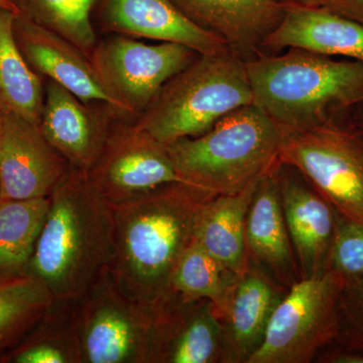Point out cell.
I'll list each match as a JSON object with an SVG mask.
<instances>
[{
  "label": "cell",
  "instance_id": "6da1fadb",
  "mask_svg": "<svg viewBox=\"0 0 363 363\" xmlns=\"http://www.w3.org/2000/svg\"><path fill=\"white\" fill-rule=\"evenodd\" d=\"M214 196L175 182L111 207L107 272L116 288L143 305L157 304L166 297L177 264L193 240L198 214Z\"/></svg>",
  "mask_w": 363,
  "mask_h": 363
},
{
  "label": "cell",
  "instance_id": "7a4b0ae2",
  "mask_svg": "<svg viewBox=\"0 0 363 363\" xmlns=\"http://www.w3.org/2000/svg\"><path fill=\"white\" fill-rule=\"evenodd\" d=\"M26 274L54 298H77L108 269L112 210L91 188L85 172L72 168L52 191Z\"/></svg>",
  "mask_w": 363,
  "mask_h": 363
},
{
  "label": "cell",
  "instance_id": "3957f363",
  "mask_svg": "<svg viewBox=\"0 0 363 363\" xmlns=\"http://www.w3.org/2000/svg\"><path fill=\"white\" fill-rule=\"evenodd\" d=\"M253 104L283 131L332 123L363 104V63L300 49L245 61Z\"/></svg>",
  "mask_w": 363,
  "mask_h": 363
},
{
  "label": "cell",
  "instance_id": "277c9868",
  "mask_svg": "<svg viewBox=\"0 0 363 363\" xmlns=\"http://www.w3.org/2000/svg\"><path fill=\"white\" fill-rule=\"evenodd\" d=\"M283 133L255 104L222 117L197 138L168 145L184 183L215 195L238 194L279 168Z\"/></svg>",
  "mask_w": 363,
  "mask_h": 363
},
{
  "label": "cell",
  "instance_id": "5b68a950",
  "mask_svg": "<svg viewBox=\"0 0 363 363\" xmlns=\"http://www.w3.org/2000/svg\"><path fill=\"white\" fill-rule=\"evenodd\" d=\"M250 104L253 95L245 61L231 51L198 55L135 123L169 145L204 135L222 117Z\"/></svg>",
  "mask_w": 363,
  "mask_h": 363
},
{
  "label": "cell",
  "instance_id": "8992f818",
  "mask_svg": "<svg viewBox=\"0 0 363 363\" xmlns=\"http://www.w3.org/2000/svg\"><path fill=\"white\" fill-rule=\"evenodd\" d=\"M344 279L332 269L300 279L272 313L264 340L247 363H310L336 341Z\"/></svg>",
  "mask_w": 363,
  "mask_h": 363
},
{
  "label": "cell",
  "instance_id": "52a82bcc",
  "mask_svg": "<svg viewBox=\"0 0 363 363\" xmlns=\"http://www.w3.org/2000/svg\"><path fill=\"white\" fill-rule=\"evenodd\" d=\"M279 162L298 169L339 214L363 222V135L332 123L283 131Z\"/></svg>",
  "mask_w": 363,
  "mask_h": 363
},
{
  "label": "cell",
  "instance_id": "ba28073f",
  "mask_svg": "<svg viewBox=\"0 0 363 363\" xmlns=\"http://www.w3.org/2000/svg\"><path fill=\"white\" fill-rule=\"evenodd\" d=\"M198 55L183 45H147L117 35L97 43L90 60L116 108L124 116H135Z\"/></svg>",
  "mask_w": 363,
  "mask_h": 363
},
{
  "label": "cell",
  "instance_id": "9c48e42d",
  "mask_svg": "<svg viewBox=\"0 0 363 363\" xmlns=\"http://www.w3.org/2000/svg\"><path fill=\"white\" fill-rule=\"evenodd\" d=\"M154 306L126 297L105 271L80 297L82 363H150Z\"/></svg>",
  "mask_w": 363,
  "mask_h": 363
},
{
  "label": "cell",
  "instance_id": "30bf717a",
  "mask_svg": "<svg viewBox=\"0 0 363 363\" xmlns=\"http://www.w3.org/2000/svg\"><path fill=\"white\" fill-rule=\"evenodd\" d=\"M85 175L91 188L111 207L182 182L168 145L135 121H117L101 154Z\"/></svg>",
  "mask_w": 363,
  "mask_h": 363
},
{
  "label": "cell",
  "instance_id": "8fae6325",
  "mask_svg": "<svg viewBox=\"0 0 363 363\" xmlns=\"http://www.w3.org/2000/svg\"><path fill=\"white\" fill-rule=\"evenodd\" d=\"M71 169L39 125L4 109L0 126L1 201L50 197Z\"/></svg>",
  "mask_w": 363,
  "mask_h": 363
},
{
  "label": "cell",
  "instance_id": "7c38bea8",
  "mask_svg": "<svg viewBox=\"0 0 363 363\" xmlns=\"http://www.w3.org/2000/svg\"><path fill=\"white\" fill-rule=\"evenodd\" d=\"M152 306L150 363H221L223 325L213 303L169 292Z\"/></svg>",
  "mask_w": 363,
  "mask_h": 363
},
{
  "label": "cell",
  "instance_id": "4fadbf2b",
  "mask_svg": "<svg viewBox=\"0 0 363 363\" xmlns=\"http://www.w3.org/2000/svg\"><path fill=\"white\" fill-rule=\"evenodd\" d=\"M123 116L111 105L82 101L63 86L48 80L39 126L72 168L87 172Z\"/></svg>",
  "mask_w": 363,
  "mask_h": 363
},
{
  "label": "cell",
  "instance_id": "5bb4252c",
  "mask_svg": "<svg viewBox=\"0 0 363 363\" xmlns=\"http://www.w3.org/2000/svg\"><path fill=\"white\" fill-rule=\"evenodd\" d=\"M277 180L300 279L321 276L329 271L337 211L290 164H279Z\"/></svg>",
  "mask_w": 363,
  "mask_h": 363
},
{
  "label": "cell",
  "instance_id": "9a60e30c",
  "mask_svg": "<svg viewBox=\"0 0 363 363\" xmlns=\"http://www.w3.org/2000/svg\"><path fill=\"white\" fill-rule=\"evenodd\" d=\"M96 9L105 32L183 45L199 55L230 51L225 40L191 21L173 0H99Z\"/></svg>",
  "mask_w": 363,
  "mask_h": 363
},
{
  "label": "cell",
  "instance_id": "2e32d148",
  "mask_svg": "<svg viewBox=\"0 0 363 363\" xmlns=\"http://www.w3.org/2000/svg\"><path fill=\"white\" fill-rule=\"evenodd\" d=\"M13 33L23 58L40 77L63 86L82 101L116 108L89 57L77 45L23 14L14 18Z\"/></svg>",
  "mask_w": 363,
  "mask_h": 363
},
{
  "label": "cell",
  "instance_id": "e0dca14e",
  "mask_svg": "<svg viewBox=\"0 0 363 363\" xmlns=\"http://www.w3.org/2000/svg\"><path fill=\"white\" fill-rule=\"evenodd\" d=\"M262 48L272 51L293 48L363 63V25L326 6L288 4L281 23Z\"/></svg>",
  "mask_w": 363,
  "mask_h": 363
},
{
  "label": "cell",
  "instance_id": "ac0fdd59",
  "mask_svg": "<svg viewBox=\"0 0 363 363\" xmlns=\"http://www.w3.org/2000/svg\"><path fill=\"white\" fill-rule=\"evenodd\" d=\"M182 13L225 40L243 61L259 54L262 42L281 23L279 0H173Z\"/></svg>",
  "mask_w": 363,
  "mask_h": 363
},
{
  "label": "cell",
  "instance_id": "d6986e66",
  "mask_svg": "<svg viewBox=\"0 0 363 363\" xmlns=\"http://www.w3.org/2000/svg\"><path fill=\"white\" fill-rule=\"evenodd\" d=\"M277 169L260 179L255 187L247 210L245 240L250 262L289 291L300 281V274L281 207Z\"/></svg>",
  "mask_w": 363,
  "mask_h": 363
},
{
  "label": "cell",
  "instance_id": "ffe728a7",
  "mask_svg": "<svg viewBox=\"0 0 363 363\" xmlns=\"http://www.w3.org/2000/svg\"><path fill=\"white\" fill-rule=\"evenodd\" d=\"M286 292L266 272L250 262L222 318L221 363H247L264 340L272 313Z\"/></svg>",
  "mask_w": 363,
  "mask_h": 363
},
{
  "label": "cell",
  "instance_id": "44dd1931",
  "mask_svg": "<svg viewBox=\"0 0 363 363\" xmlns=\"http://www.w3.org/2000/svg\"><path fill=\"white\" fill-rule=\"evenodd\" d=\"M257 183L238 194L215 195L202 207L195 224L194 240L240 277L250 266L245 221Z\"/></svg>",
  "mask_w": 363,
  "mask_h": 363
},
{
  "label": "cell",
  "instance_id": "7402d4cb",
  "mask_svg": "<svg viewBox=\"0 0 363 363\" xmlns=\"http://www.w3.org/2000/svg\"><path fill=\"white\" fill-rule=\"evenodd\" d=\"M1 363H82L80 297L52 298L32 331Z\"/></svg>",
  "mask_w": 363,
  "mask_h": 363
},
{
  "label": "cell",
  "instance_id": "603a6c76",
  "mask_svg": "<svg viewBox=\"0 0 363 363\" xmlns=\"http://www.w3.org/2000/svg\"><path fill=\"white\" fill-rule=\"evenodd\" d=\"M16 16L0 9V104L4 109L39 125L45 87L43 77L30 68L16 44Z\"/></svg>",
  "mask_w": 363,
  "mask_h": 363
},
{
  "label": "cell",
  "instance_id": "cb8c5ba5",
  "mask_svg": "<svg viewBox=\"0 0 363 363\" xmlns=\"http://www.w3.org/2000/svg\"><path fill=\"white\" fill-rule=\"evenodd\" d=\"M52 298L30 274L0 276V363L32 331Z\"/></svg>",
  "mask_w": 363,
  "mask_h": 363
},
{
  "label": "cell",
  "instance_id": "d4e9b609",
  "mask_svg": "<svg viewBox=\"0 0 363 363\" xmlns=\"http://www.w3.org/2000/svg\"><path fill=\"white\" fill-rule=\"evenodd\" d=\"M240 278L193 238L177 264L169 292L187 301L209 300L222 320Z\"/></svg>",
  "mask_w": 363,
  "mask_h": 363
},
{
  "label": "cell",
  "instance_id": "484cf974",
  "mask_svg": "<svg viewBox=\"0 0 363 363\" xmlns=\"http://www.w3.org/2000/svg\"><path fill=\"white\" fill-rule=\"evenodd\" d=\"M50 199L0 201V276L26 274Z\"/></svg>",
  "mask_w": 363,
  "mask_h": 363
},
{
  "label": "cell",
  "instance_id": "4316f807",
  "mask_svg": "<svg viewBox=\"0 0 363 363\" xmlns=\"http://www.w3.org/2000/svg\"><path fill=\"white\" fill-rule=\"evenodd\" d=\"M20 14L77 45L90 58L97 45L92 13L99 0H11Z\"/></svg>",
  "mask_w": 363,
  "mask_h": 363
},
{
  "label": "cell",
  "instance_id": "83f0119b",
  "mask_svg": "<svg viewBox=\"0 0 363 363\" xmlns=\"http://www.w3.org/2000/svg\"><path fill=\"white\" fill-rule=\"evenodd\" d=\"M329 269L343 279L363 276V222L350 220L338 213Z\"/></svg>",
  "mask_w": 363,
  "mask_h": 363
},
{
  "label": "cell",
  "instance_id": "f1b7e54d",
  "mask_svg": "<svg viewBox=\"0 0 363 363\" xmlns=\"http://www.w3.org/2000/svg\"><path fill=\"white\" fill-rule=\"evenodd\" d=\"M336 341L363 351V276L344 279L339 297V330Z\"/></svg>",
  "mask_w": 363,
  "mask_h": 363
},
{
  "label": "cell",
  "instance_id": "f546056e",
  "mask_svg": "<svg viewBox=\"0 0 363 363\" xmlns=\"http://www.w3.org/2000/svg\"><path fill=\"white\" fill-rule=\"evenodd\" d=\"M324 6L363 25V0H327Z\"/></svg>",
  "mask_w": 363,
  "mask_h": 363
},
{
  "label": "cell",
  "instance_id": "4dcf8cb0",
  "mask_svg": "<svg viewBox=\"0 0 363 363\" xmlns=\"http://www.w3.org/2000/svg\"><path fill=\"white\" fill-rule=\"evenodd\" d=\"M317 362L325 363H363V351L347 347L345 350H329L320 352Z\"/></svg>",
  "mask_w": 363,
  "mask_h": 363
},
{
  "label": "cell",
  "instance_id": "1f68e13d",
  "mask_svg": "<svg viewBox=\"0 0 363 363\" xmlns=\"http://www.w3.org/2000/svg\"><path fill=\"white\" fill-rule=\"evenodd\" d=\"M283 4H301L307 6H324L327 0H279Z\"/></svg>",
  "mask_w": 363,
  "mask_h": 363
},
{
  "label": "cell",
  "instance_id": "d6a6232c",
  "mask_svg": "<svg viewBox=\"0 0 363 363\" xmlns=\"http://www.w3.org/2000/svg\"><path fill=\"white\" fill-rule=\"evenodd\" d=\"M0 9H6V11H11L16 16L20 14V9H18V6L13 4L11 0H0Z\"/></svg>",
  "mask_w": 363,
  "mask_h": 363
},
{
  "label": "cell",
  "instance_id": "836d02e7",
  "mask_svg": "<svg viewBox=\"0 0 363 363\" xmlns=\"http://www.w3.org/2000/svg\"><path fill=\"white\" fill-rule=\"evenodd\" d=\"M4 106H2L1 104H0V126H1L2 117H4Z\"/></svg>",
  "mask_w": 363,
  "mask_h": 363
},
{
  "label": "cell",
  "instance_id": "e575fe53",
  "mask_svg": "<svg viewBox=\"0 0 363 363\" xmlns=\"http://www.w3.org/2000/svg\"><path fill=\"white\" fill-rule=\"evenodd\" d=\"M0 201H1V183H0Z\"/></svg>",
  "mask_w": 363,
  "mask_h": 363
}]
</instances>
